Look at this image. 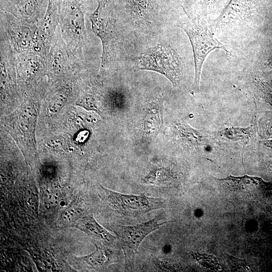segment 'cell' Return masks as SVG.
I'll return each mask as SVG.
<instances>
[{
	"mask_svg": "<svg viewBox=\"0 0 272 272\" xmlns=\"http://www.w3.org/2000/svg\"><path fill=\"white\" fill-rule=\"evenodd\" d=\"M59 28L72 56L86 69L84 49L87 43L84 0H57Z\"/></svg>",
	"mask_w": 272,
	"mask_h": 272,
	"instance_id": "1",
	"label": "cell"
},
{
	"mask_svg": "<svg viewBox=\"0 0 272 272\" xmlns=\"http://www.w3.org/2000/svg\"><path fill=\"white\" fill-rule=\"evenodd\" d=\"M177 26L187 34L192 46L193 53L195 76L192 91H199V83L202 67L207 55L215 49L228 51L225 45L216 38L206 23L197 18H188L177 23Z\"/></svg>",
	"mask_w": 272,
	"mask_h": 272,
	"instance_id": "2",
	"label": "cell"
},
{
	"mask_svg": "<svg viewBox=\"0 0 272 272\" xmlns=\"http://www.w3.org/2000/svg\"><path fill=\"white\" fill-rule=\"evenodd\" d=\"M138 70L158 72L176 87L183 74V61L174 48L164 42L157 43L142 52L136 59Z\"/></svg>",
	"mask_w": 272,
	"mask_h": 272,
	"instance_id": "3",
	"label": "cell"
},
{
	"mask_svg": "<svg viewBox=\"0 0 272 272\" xmlns=\"http://www.w3.org/2000/svg\"><path fill=\"white\" fill-rule=\"evenodd\" d=\"M1 32L6 36L16 53L31 50L47 55L49 50L38 32L37 24L22 21L1 11Z\"/></svg>",
	"mask_w": 272,
	"mask_h": 272,
	"instance_id": "4",
	"label": "cell"
},
{
	"mask_svg": "<svg viewBox=\"0 0 272 272\" xmlns=\"http://www.w3.org/2000/svg\"><path fill=\"white\" fill-rule=\"evenodd\" d=\"M16 67L19 89L21 92L34 94L45 89L42 81L47 75V56L35 51L16 55Z\"/></svg>",
	"mask_w": 272,
	"mask_h": 272,
	"instance_id": "5",
	"label": "cell"
},
{
	"mask_svg": "<svg viewBox=\"0 0 272 272\" xmlns=\"http://www.w3.org/2000/svg\"><path fill=\"white\" fill-rule=\"evenodd\" d=\"M47 75L52 84L77 78L84 72L72 56L58 27L47 55Z\"/></svg>",
	"mask_w": 272,
	"mask_h": 272,
	"instance_id": "6",
	"label": "cell"
},
{
	"mask_svg": "<svg viewBox=\"0 0 272 272\" xmlns=\"http://www.w3.org/2000/svg\"><path fill=\"white\" fill-rule=\"evenodd\" d=\"M101 190L104 200L110 208L123 216L137 217L166 207L163 198L149 197L145 194H122L101 186Z\"/></svg>",
	"mask_w": 272,
	"mask_h": 272,
	"instance_id": "7",
	"label": "cell"
},
{
	"mask_svg": "<svg viewBox=\"0 0 272 272\" xmlns=\"http://www.w3.org/2000/svg\"><path fill=\"white\" fill-rule=\"evenodd\" d=\"M162 219L160 216H158L137 225L117 226L116 233L123 251L126 266L133 264L138 248L145 238L166 223L161 222Z\"/></svg>",
	"mask_w": 272,
	"mask_h": 272,
	"instance_id": "8",
	"label": "cell"
},
{
	"mask_svg": "<svg viewBox=\"0 0 272 272\" xmlns=\"http://www.w3.org/2000/svg\"><path fill=\"white\" fill-rule=\"evenodd\" d=\"M1 82L3 97L12 98L16 93V53L6 36L1 32Z\"/></svg>",
	"mask_w": 272,
	"mask_h": 272,
	"instance_id": "9",
	"label": "cell"
},
{
	"mask_svg": "<svg viewBox=\"0 0 272 272\" xmlns=\"http://www.w3.org/2000/svg\"><path fill=\"white\" fill-rule=\"evenodd\" d=\"M216 180L230 190L237 192L243 197L251 198L260 195H272V182L264 181L259 177L247 175L229 176Z\"/></svg>",
	"mask_w": 272,
	"mask_h": 272,
	"instance_id": "10",
	"label": "cell"
},
{
	"mask_svg": "<svg viewBox=\"0 0 272 272\" xmlns=\"http://www.w3.org/2000/svg\"><path fill=\"white\" fill-rule=\"evenodd\" d=\"M46 0H1V11L32 24H37L47 9Z\"/></svg>",
	"mask_w": 272,
	"mask_h": 272,
	"instance_id": "11",
	"label": "cell"
},
{
	"mask_svg": "<svg viewBox=\"0 0 272 272\" xmlns=\"http://www.w3.org/2000/svg\"><path fill=\"white\" fill-rule=\"evenodd\" d=\"M37 26L39 33L49 51L52 40L59 27L57 0H48L45 13Z\"/></svg>",
	"mask_w": 272,
	"mask_h": 272,
	"instance_id": "12",
	"label": "cell"
},
{
	"mask_svg": "<svg viewBox=\"0 0 272 272\" xmlns=\"http://www.w3.org/2000/svg\"><path fill=\"white\" fill-rule=\"evenodd\" d=\"M74 227L98 240L111 242L115 239L110 232L96 221L92 215H84L76 222Z\"/></svg>",
	"mask_w": 272,
	"mask_h": 272,
	"instance_id": "13",
	"label": "cell"
},
{
	"mask_svg": "<svg viewBox=\"0 0 272 272\" xmlns=\"http://www.w3.org/2000/svg\"><path fill=\"white\" fill-rule=\"evenodd\" d=\"M175 127L178 135L184 144L195 148L209 146L208 135L202 130L193 128L182 123H176Z\"/></svg>",
	"mask_w": 272,
	"mask_h": 272,
	"instance_id": "14",
	"label": "cell"
},
{
	"mask_svg": "<svg viewBox=\"0 0 272 272\" xmlns=\"http://www.w3.org/2000/svg\"><path fill=\"white\" fill-rule=\"evenodd\" d=\"M250 81L256 94L272 106V71L252 73Z\"/></svg>",
	"mask_w": 272,
	"mask_h": 272,
	"instance_id": "15",
	"label": "cell"
},
{
	"mask_svg": "<svg viewBox=\"0 0 272 272\" xmlns=\"http://www.w3.org/2000/svg\"><path fill=\"white\" fill-rule=\"evenodd\" d=\"M96 249L87 255L79 258L84 265L92 269H100L107 266L111 262V253L103 246L95 245Z\"/></svg>",
	"mask_w": 272,
	"mask_h": 272,
	"instance_id": "16",
	"label": "cell"
},
{
	"mask_svg": "<svg viewBox=\"0 0 272 272\" xmlns=\"http://www.w3.org/2000/svg\"><path fill=\"white\" fill-rule=\"evenodd\" d=\"M222 138L232 141L247 143L254 136L255 131L252 125L246 127L230 126L218 131Z\"/></svg>",
	"mask_w": 272,
	"mask_h": 272,
	"instance_id": "17",
	"label": "cell"
},
{
	"mask_svg": "<svg viewBox=\"0 0 272 272\" xmlns=\"http://www.w3.org/2000/svg\"><path fill=\"white\" fill-rule=\"evenodd\" d=\"M79 201L74 200L60 213L58 218L59 225L62 227L74 226L76 222L84 216Z\"/></svg>",
	"mask_w": 272,
	"mask_h": 272,
	"instance_id": "18",
	"label": "cell"
},
{
	"mask_svg": "<svg viewBox=\"0 0 272 272\" xmlns=\"http://www.w3.org/2000/svg\"><path fill=\"white\" fill-rule=\"evenodd\" d=\"M149 112H147L145 117V127H148L146 130H149V132L152 130L154 133L157 131V130L159 129L161 126V122L162 119L160 115V108H157L155 109H151Z\"/></svg>",
	"mask_w": 272,
	"mask_h": 272,
	"instance_id": "19",
	"label": "cell"
},
{
	"mask_svg": "<svg viewBox=\"0 0 272 272\" xmlns=\"http://www.w3.org/2000/svg\"><path fill=\"white\" fill-rule=\"evenodd\" d=\"M258 130L263 140L272 139V112L265 113L260 119Z\"/></svg>",
	"mask_w": 272,
	"mask_h": 272,
	"instance_id": "20",
	"label": "cell"
},
{
	"mask_svg": "<svg viewBox=\"0 0 272 272\" xmlns=\"http://www.w3.org/2000/svg\"><path fill=\"white\" fill-rule=\"evenodd\" d=\"M263 146L269 149H272V139L264 140L261 142Z\"/></svg>",
	"mask_w": 272,
	"mask_h": 272,
	"instance_id": "21",
	"label": "cell"
},
{
	"mask_svg": "<svg viewBox=\"0 0 272 272\" xmlns=\"http://www.w3.org/2000/svg\"><path fill=\"white\" fill-rule=\"evenodd\" d=\"M265 65L272 67V50L268 53L266 59H265Z\"/></svg>",
	"mask_w": 272,
	"mask_h": 272,
	"instance_id": "22",
	"label": "cell"
},
{
	"mask_svg": "<svg viewBox=\"0 0 272 272\" xmlns=\"http://www.w3.org/2000/svg\"><path fill=\"white\" fill-rule=\"evenodd\" d=\"M268 167L272 171V159L268 161Z\"/></svg>",
	"mask_w": 272,
	"mask_h": 272,
	"instance_id": "23",
	"label": "cell"
},
{
	"mask_svg": "<svg viewBox=\"0 0 272 272\" xmlns=\"http://www.w3.org/2000/svg\"><path fill=\"white\" fill-rule=\"evenodd\" d=\"M214 0H205L206 2H207L208 4L210 3L211 2H212Z\"/></svg>",
	"mask_w": 272,
	"mask_h": 272,
	"instance_id": "24",
	"label": "cell"
}]
</instances>
